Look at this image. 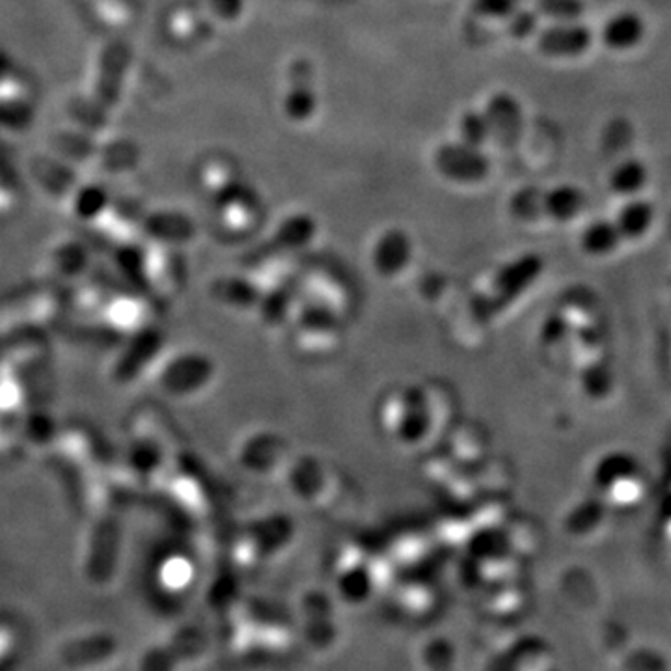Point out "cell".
Returning a JSON list of instances; mask_svg holds the SVG:
<instances>
[{"instance_id": "obj_1", "label": "cell", "mask_w": 671, "mask_h": 671, "mask_svg": "<svg viewBox=\"0 0 671 671\" xmlns=\"http://www.w3.org/2000/svg\"><path fill=\"white\" fill-rule=\"evenodd\" d=\"M435 166L448 182L474 185L489 176L490 161L482 148L463 140L444 142L435 151Z\"/></svg>"}, {"instance_id": "obj_2", "label": "cell", "mask_w": 671, "mask_h": 671, "mask_svg": "<svg viewBox=\"0 0 671 671\" xmlns=\"http://www.w3.org/2000/svg\"><path fill=\"white\" fill-rule=\"evenodd\" d=\"M314 66L308 58H297L289 66L288 90L284 95V113L291 122H308L317 111Z\"/></svg>"}, {"instance_id": "obj_3", "label": "cell", "mask_w": 671, "mask_h": 671, "mask_svg": "<svg viewBox=\"0 0 671 671\" xmlns=\"http://www.w3.org/2000/svg\"><path fill=\"white\" fill-rule=\"evenodd\" d=\"M593 45V32L582 21L553 23L537 36V49L548 58H577Z\"/></svg>"}, {"instance_id": "obj_4", "label": "cell", "mask_w": 671, "mask_h": 671, "mask_svg": "<svg viewBox=\"0 0 671 671\" xmlns=\"http://www.w3.org/2000/svg\"><path fill=\"white\" fill-rule=\"evenodd\" d=\"M485 116L489 122L490 139L500 146H514L524 131V113L521 101L509 92H496L485 105Z\"/></svg>"}, {"instance_id": "obj_5", "label": "cell", "mask_w": 671, "mask_h": 671, "mask_svg": "<svg viewBox=\"0 0 671 671\" xmlns=\"http://www.w3.org/2000/svg\"><path fill=\"white\" fill-rule=\"evenodd\" d=\"M649 506H651L655 540L659 541L671 556V431L662 446L660 474L652 482Z\"/></svg>"}, {"instance_id": "obj_6", "label": "cell", "mask_w": 671, "mask_h": 671, "mask_svg": "<svg viewBox=\"0 0 671 671\" xmlns=\"http://www.w3.org/2000/svg\"><path fill=\"white\" fill-rule=\"evenodd\" d=\"M647 25L646 20L640 13L633 10H623L610 18L601 28L602 44L606 45L610 50H630L644 42L646 38Z\"/></svg>"}, {"instance_id": "obj_7", "label": "cell", "mask_w": 671, "mask_h": 671, "mask_svg": "<svg viewBox=\"0 0 671 671\" xmlns=\"http://www.w3.org/2000/svg\"><path fill=\"white\" fill-rule=\"evenodd\" d=\"M655 206L647 198H641L640 195L630 196L625 200L617 215H615L614 224L617 232L622 235L623 243L625 241H640L646 238L647 233L651 232L655 224Z\"/></svg>"}, {"instance_id": "obj_8", "label": "cell", "mask_w": 671, "mask_h": 671, "mask_svg": "<svg viewBox=\"0 0 671 671\" xmlns=\"http://www.w3.org/2000/svg\"><path fill=\"white\" fill-rule=\"evenodd\" d=\"M586 206L583 190L572 183H562L543 195V213L558 222L577 219Z\"/></svg>"}, {"instance_id": "obj_9", "label": "cell", "mask_w": 671, "mask_h": 671, "mask_svg": "<svg viewBox=\"0 0 671 671\" xmlns=\"http://www.w3.org/2000/svg\"><path fill=\"white\" fill-rule=\"evenodd\" d=\"M580 245L590 256H612L623 245L622 235L612 219H597L583 228Z\"/></svg>"}, {"instance_id": "obj_10", "label": "cell", "mask_w": 671, "mask_h": 671, "mask_svg": "<svg viewBox=\"0 0 671 671\" xmlns=\"http://www.w3.org/2000/svg\"><path fill=\"white\" fill-rule=\"evenodd\" d=\"M649 182V170L640 159H625L610 172L609 185L612 193L622 198L640 195Z\"/></svg>"}, {"instance_id": "obj_11", "label": "cell", "mask_w": 671, "mask_h": 671, "mask_svg": "<svg viewBox=\"0 0 671 671\" xmlns=\"http://www.w3.org/2000/svg\"><path fill=\"white\" fill-rule=\"evenodd\" d=\"M410 241L402 230H389L375 246V262L384 270L397 269L407 262Z\"/></svg>"}, {"instance_id": "obj_12", "label": "cell", "mask_w": 671, "mask_h": 671, "mask_svg": "<svg viewBox=\"0 0 671 671\" xmlns=\"http://www.w3.org/2000/svg\"><path fill=\"white\" fill-rule=\"evenodd\" d=\"M489 139L490 127L484 111L477 108L464 111L459 118V140L482 148Z\"/></svg>"}, {"instance_id": "obj_13", "label": "cell", "mask_w": 671, "mask_h": 671, "mask_svg": "<svg viewBox=\"0 0 671 671\" xmlns=\"http://www.w3.org/2000/svg\"><path fill=\"white\" fill-rule=\"evenodd\" d=\"M535 12L545 15L554 23L580 21L586 13L583 0H535Z\"/></svg>"}, {"instance_id": "obj_14", "label": "cell", "mask_w": 671, "mask_h": 671, "mask_svg": "<svg viewBox=\"0 0 671 671\" xmlns=\"http://www.w3.org/2000/svg\"><path fill=\"white\" fill-rule=\"evenodd\" d=\"M511 213L521 220L537 219L543 215V193L540 188L524 187L511 198Z\"/></svg>"}, {"instance_id": "obj_15", "label": "cell", "mask_w": 671, "mask_h": 671, "mask_svg": "<svg viewBox=\"0 0 671 671\" xmlns=\"http://www.w3.org/2000/svg\"><path fill=\"white\" fill-rule=\"evenodd\" d=\"M506 23H508V32L511 38L527 39L540 28V13L517 8L506 20Z\"/></svg>"}, {"instance_id": "obj_16", "label": "cell", "mask_w": 671, "mask_h": 671, "mask_svg": "<svg viewBox=\"0 0 671 671\" xmlns=\"http://www.w3.org/2000/svg\"><path fill=\"white\" fill-rule=\"evenodd\" d=\"M472 12L485 20H508L517 10V0H472Z\"/></svg>"}, {"instance_id": "obj_17", "label": "cell", "mask_w": 671, "mask_h": 671, "mask_svg": "<svg viewBox=\"0 0 671 671\" xmlns=\"http://www.w3.org/2000/svg\"><path fill=\"white\" fill-rule=\"evenodd\" d=\"M312 230H314V222L308 219L306 215H296L284 224V239L301 243L304 239L310 238Z\"/></svg>"}, {"instance_id": "obj_18", "label": "cell", "mask_w": 671, "mask_h": 671, "mask_svg": "<svg viewBox=\"0 0 671 671\" xmlns=\"http://www.w3.org/2000/svg\"><path fill=\"white\" fill-rule=\"evenodd\" d=\"M243 10V0H219V13L227 20L238 18Z\"/></svg>"}]
</instances>
